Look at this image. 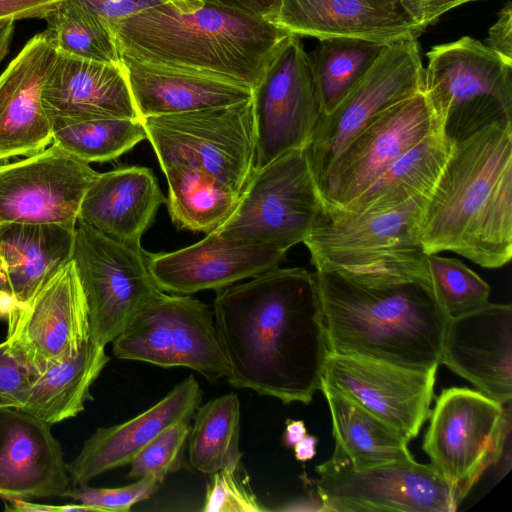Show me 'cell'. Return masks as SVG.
<instances>
[{
    "instance_id": "34",
    "label": "cell",
    "mask_w": 512,
    "mask_h": 512,
    "mask_svg": "<svg viewBox=\"0 0 512 512\" xmlns=\"http://www.w3.org/2000/svg\"><path fill=\"white\" fill-rule=\"evenodd\" d=\"M240 401L235 393L224 394L199 406L188 438L189 464L213 474L241 463L239 449Z\"/></svg>"
},
{
    "instance_id": "3",
    "label": "cell",
    "mask_w": 512,
    "mask_h": 512,
    "mask_svg": "<svg viewBox=\"0 0 512 512\" xmlns=\"http://www.w3.org/2000/svg\"><path fill=\"white\" fill-rule=\"evenodd\" d=\"M424 253L451 251L484 268L512 257V119L455 142L418 222Z\"/></svg>"
},
{
    "instance_id": "17",
    "label": "cell",
    "mask_w": 512,
    "mask_h": 512,
    "mask_svg": "<svg viewBox=\"0 0 512 512\" xmlns=\"http://www.w3.org/2000/svg\"><path fill=\"white\" fill-rule=\"evenodd\" d=\"M442 128L424 90L389 106L345 146L321 192L345 206L358 197L402 153Z\"/></svg>"
},
{
    "instance_id": "36",
    "label": "cell",
    "mask_w": 512,
    "mask_h": 512,
    "mask_svg": "<svg viewBox=\"0 0 512 512\" xmlns=\"http://www.w3.org/2000/svg\"><path fill=\"white\" fill-rule=\"evenodd\" d=\"M46 20L58 52L87 60L121 63L109 27L82 6L62 0Z\"/></svg>"
},
{
    "instance_id": "16",
    "label": "cell",
    "mask_w": 512,
    "mask_h": 512,
    "mask_svg": "<svg viewBox=\"0 0 512 512\" xmlns=\"http://www.w3.org/2000/svg\"><path fill=\"white\" fill-rule=\"evenodd\" d=\"M97 173L55 144L0 164V223L75 227L81 201Z\"/></svg>"
},
{
    "instance_id": "46",
    "label": "cell",
    "mask_w": 512,
    "mask_h": 512,
    "mask_svg": "<svg viewBox=\"0 0 512 512\" xmlns=\"http://www.w3.org/2000/svg\"><path fill=\"white\" fill-rule=\"evenodd\" d=\"M223 4L239 8L269 21L273 18L280 0H215Z\"/></svg>"
},
{
    "instance_id": "8",
    "label": "cell",
    "mask_w": 512,
    "mask_h": 512,
    "mask_svg": "<svg viewBox=\"0 0 512 512\" xmlns=\"http://www.w3.org/2000/svg\"><path fill=\"white\" fill-rule=\"evenodd\" d=\"M423 450L462 502L501 459L510 408L469 388L443 389L430 413Z\"/></svg>"
},
{
    "instance_id": "6",
    "label": "cell",
    "mask_w": 512,
    "mask_h": 512,
    "mask_svg": "<svg viewBox=\"0 0 512 512\" xmlns=\"http://www.w3.org/2000/svg\"><path fill=\"white\" fill-rule=\"evenodd\" d=\"M424 91L438 123L454 141L512 116V64L470 36L433 46Z\"/></svg>"
},
{
    "instance_id": "41",
    "label": "cell",
    "mask_w": 512,
    "mask_h": 512,
    "mask_svg": "<svg viewBox=\"0 0 512 512\" xmlns=\"http://www.w3.org/2000/svg\"><path fill=\"white\" fill-rule=\"evenodd\" d=\"M100 18L108 27L115 22L170 0H71Z\"/></svg>"
},
{
    "instance_id": "48",
    "label": "cell",
    "mask_w": 512,
    "mask_h": 512,
    "mask_svg": "<svg viewBox=\"0 0 512 512\" xmlns=\"http://www.w3.org/2000/svg\"><path fill=\"white\" fill-rule=\"evenodd\" d=\"M306 434L307 429L302 420L288 419L283 434V443L286 447L293 448Z\"/></svg>"
},
{
    "instance_id": "24",
    "label": "cell",
    "mask_w": 512,
    "mask_h": 512,
    "mask_svg": "<svg viewBox=\"0 0 512 512\" xmlns=\"http://www.w3.org/2000/svg\"><path fill=\"white\" fill-rule=\"evenodd\" d=\"M202 400V390L191 374L156 404L120 424L101 427L84 442L80 453L66 464L73 485L129 465L133 457L168 426L191 420Z\"/></svg>"
},
{
    "instance_id": "19",
    "label": "cell",
    "mask_w": 512,
    "mask_h": 512,
    "mask_svg": "<svg viewBox=\"0 0 512 512\" xmlns=\"http://www.w3.org/2000/svg\"><path fill=\"white\" fill-rule=\"evenodd\" d=\"M440 364L503 404L512 399V308L488 303L449 318Z\"/></svg>"
},
{
    "instance_id": "44",
    "label": "cell",
    "mask_w": 512,
    "mask_h": 512,
    "mask_svg": "<svg viewBox=\"0 0 512 512\" xmlns=\"http://www.w3.org/2000/svg\"><path fill=\"white\" fill-rule=\"evenodd\" d=\"M504 61L512 64V3L507 1L497 13V19L488 29L484 43Z\"/></svg>"
},
{
    "instance_id": "38",
    "label": "cell",
    "mask_w": 512,
    "mask_h": 512,
    "mask_svg": "<svg viewBox=\"0 0 512 512\" xmlns=\"http://www.w3.org/2000/svg\"><path fill=\"white\" fill-rule=\"evenodd\" d=\"M190 421L175 422L146 444L129 463L128 477L150 476L162 484L168 474L181 469L192 427Z\"/></svg>"
},
{
    "instance_id": "27",
    "label": "cell",
    "mask_w": 512,
    "mask_h": 512,
    "mask_svg": "<svg viewBox=\"0 0 512 512\" xmlns=\"http://www.w3.org/2000/svg\"><path fill=\"white\" fill-rule=\"evenodd\" d=\"M142 118L233 105L252 97L240 82L121 56Z\"/></svg>"
},
{
    "instance_id": "26",
    "label": "cell",
    "mask_w": 512,
    "mask_h": 512,
    "mask_svg": "<svg viewBox=\"0 0 512 512\" xmlns=\"http://www.w3.org/2000/svg\"><path fill=\"white\" fill-rule=\"evenodd\" d=\"M157 178L146 167L97 173L81 201L77 221L127 244H141L165 202Z\"/></svg>"
},
{
    "instance_id": "32",
    "label": "cell",
    "mask_w": 512,
    "mask_h": 512,
    "mask_svg": "<svg viewBox=\"0 0 512 512\" xmlns=\"http://www.w3.org/2000/svg\"><path fill=\"white\" fill-rule=\"evenodd\" d=\"M161 169L168 182L165 202L172 222L179 229L208 234L234 211L239 195L202 170L182 163Z\"/></svg>"
},
{
    "instance_id": "37",
    "label": "cell",
    "mask_w": 512,
    "mask_h": 512,
    "mask_svg": "<svg viewBox=\"0 0 512 512\" xmlns=\"http://www.w3.org/2000/svg\"><path fill=\"white\" fill-rule=\"evenodd\" d=\"M426 266L435 295L449 318L489 303V285L459 260L427 254Z\"/></svg>"
},
{
    "instance_id": "49",
    "label": "cell",
    "mask_w": 512,
    "mask_h": 512,
    "mask_svg": "<svg viewBox=\"0 0 512 512\" xmlns=\"http://www.w3.org/2000/svg\"><path fill=\"white\" fill-rule=\"evenodd\" d=\"M318 443V438L306 434L298 443H296L293 447L295 458L298 461H308L314 458L316 455V446Z\"/></svg>"
},
{
    "instance_id": "53",
    "label": "cell",
    "mask_w": 512,
    "mask_h": 512,
    "mask_svg": "<svg viewBox=\"0 0 512 512\" xmlns=\"http://www.w3.org/2000/svg\"><path fill=\"white\" fill-rule=\"evenodd\" d=\"M1 290L10 291V287H9V281H8L6 267L4 265L3 260L0 257V291Z\"/></svg>"
},
{
    "instance_id": "47",
    "label": "cell",
    "mask_w": 512,
    "mask_h": 512,
    "mask_svg": "<svg viewBox=\"0 0 512 512\" xmlns=\"http://www.w3.org/2000/svg\"><path fill=\"white\" fill-rule=\"evenodd\" d=\"M5 510L15 512H57V505L34 503L32 500L13 499L5 501Z\"/></svg>"
},
{
    "instance_id": "35",
    "label": "cell",
    "mask_w": 512,
    "mask_h": 512,
    "mask_svg": "<svg viewBox=\"0 0 512 512\" xmlns=\"http://www.w3.org/2000/svg\"><path fill=\"white\" fill-rule=\"evenodd\" d=\"M52 143L87 162L118 158L146 138L142 119H51Z\"/></svg>"
},
{
    "instance_id": "4",
    "label": "cell",
    "mask_w": 512,
    "mask_h": 512,
    "mask_svg": "<svg viewBox=\"0 0 512 512\" xmlns=\"http://www.w3.org/2000/svg\"><path fill=\"white\" fill-rule=\"evenodd\" d=\"M121 56L233 80L254 88L291 35L254 13L215 0L172 1L109 26Z\"/></svg>"
},
{
    "instance_id": "15",
    "label": "cell",
    "mask_w": 512,
    "mask_h": 512,
    "mask_svg": "<svg viewBox=\"0 0 512 512\" xmlns=\"http://www.w3.org/2000/svg\"><path fill=\"white\" fill-rule=\"evenodd\" d=\"M0 346L33 373L76 355L89 341L88 311L73 262L40 286L5 318Z\"/></svg>"
},
{
    "instance_id": "42",
    "label": "cell",
    "mask_w": 512,
    "mask_h": 512,
    "mask_svg": "<svg viewBox=\"0 0 512 512\" xmlns=\"http://www.w3.org/2000/svg\"><path fill=\"white\" fill-rule=\"evenodd\" d=\"M33 376L0 346V408L15 407V399Z\"/></svg>"
},
{
    "instance_id": "21",
    "label": "cell",
    "mask_w": 512,
    "mask_h": 512,
    "mask_svg": "<svg viewBox=\"0 0 512 512\" xmlns=\"http://www.w3.org/2000/svg\"><path fill=\"white\" fill-rule=\"evenodd\" d=\"M70 477L51 425L14 407L0 408V498L63 497Z\"/></svg>"
},
{
    "instance_id": "10",
    "label": "cell",
    "mask_w": 512,
    "mask_h": 512,
    "mask_svg": "<svg viewBox=\"0 0 512 512\" xmlns=\"http://www.w3.org/2000/svg\"><path fill=\"white\" fill-rule=\"evenodd\" d=\"M71 261L87 305L89 340L100 345L113 342L161 292L141 244L116 241L78 221Z\"/></svg>"
},
{
    "instance_id": "23",
    "label": "cell",
    "mask_w": 512,
    "mask_h": 512,
    "mask_svg": "<svg viewBox=\"0 0 512 512\" xmlns=\"http://www.w3.org/2000/svg\"><path fill=\"white\" fill-rule=\"evenodd\" d=\"M271 22L318 40L345 37L389 44L418 39L424 32L400 0H280Z\"/></svg>"
},
{
    "instance_id": "11",
    "label": "cell",
    "mask_w": 512,
    "mask_h": 512,
    "mask_svg": "<svg viewBox=\"0 0 512 512\" xmlns=\"http://www.w3.org/2000/svg\"><path fill=\"white\" fill-rule=\"evenodd\" d=\"M315 469L320 511L453 512L461 504L431 463L415 459L356 468L335 445L332 456Z\"/></svg>"
},
{
    "instance_id": "30",
    "label": "cell",
    "mask_w": 512,
    "mask_h": 512,
    "mask_svg": "<svg viewBox=\"0 0 512 512\" xmlns=\"http://www.w3.org/2000/svg\"><path fill=\"white\" fill-rule=\"evenodd\" d=\"M454 145L443 128L433 130L397 157L358 197L341 207L355 212H379L427 196Z\"/></svg>"
},
{
    "instance_id": "25",
    "label": "cell",
    "mask_w": 512,
    "mask_h": 512,
    "mask_svg": "<svg viewBox=\"0 0 512 512\" xmlns=\"http://www.w3.org/2000/svg\"><path fill=\"white\" fill-rule=\"evenodd\" d=\"M43 107L51 119H141L125 69L57 51L42 89Z\"/></svg>"
},
{
    "instance_id": "22",
    "label": "cell",
    "mask_w": 512,
    "mask_h": 512,
    "mask_svg": "<svg viewBox=\"0 0 512 512\" xmlns=\"http://www.w3.org/2000/svg\"><path fill=\"white\" fill-rule=\"evenodd\" d=\"M285 252L234 243L216 231L185 248L147 252L150 274L163 292L190 295L220 290L278 267Z\"/></svg>"
},
{
    "instance_id": "51",
    "label": "cell",
    "mask_w": 512,
    "mask_h": 512,
    "mask_svg": "<svg viewBox=\"0 0 512 512\" xmlns=\"http://www.w3.org/2000/svg\"><path fill=\"white\" fill-rule=\"evenodd\" d=\"M17 304L16 299L8 290L0 291V317L6 318L10 311Z\"/></svg>"
},
{
    "instance_id": "1",
    "label": "cell",
    "mask_w": 512,
    "mask_h": 512,
    "mask_svg": "<svg viewBox=\"0 0 512 512\" xmlns=\"http://www.w3.org/2000/svg\"><path fill=\"white\" fill-rule=\"evenodd\" d=\"M213 316L228 383L283 404H309L328 348L314 272L279 268L217 291Z\"/></svg>"
},
{
    "instance_id": "40",
    "label": "cell",
    "mask_w": 512,
    "mask_h": 512,
    "mask_svg": "<svg viewBox=\"0 0 512 512\" xmlns=\"http://www.w3.org/2000/svg\"><path fill=\"white\" fill-rule=\"evenodd\" d=\"M155 478L146 476L116 488H95L87 484L69 488L63 497L89 506L95 512H129L136 503L149 499L160 487Z\"/></svg>"
},
{
    "instance_id": "52",
    "label": "cell",
    "mask_w": 512,
    "mask_h": 512,
    "mask_svg": "<svg viewBox=\"0 0 512 512\" xmlns=\"http://www.w3.org/2000/svg\"><path fill=\"white\" fill-rule=\"evenodd\" d=\"M57 512H95L93 508L84 504L57 505Z\"/></svg>"
},
{
    "instance_id": "13",
    "label": "cell",
    "mask_w": 512,
    "mask_h": 512,
    "mask_svg": "<svg viewBox=\"0 0 512 512\" xmlns=\"http://www.w3.org/2000/svg\"><path fill=\"white\" fill-rule=\"evenodd\" d=\"M419 48L417 39L388 44L340 103L321 115L306 146L320 190L339 154L361 129L389 106L424 90Z\"/></svg>"
},
{
    "instance_id": "54",
    "label": "cell",
    "mask_w": 512,
    "mask_h": 512,
    "mask_svg": "<svg viewBox=\"0 0 512 512\" xmlns=\"http://www.w3.org/2000/svg\"><path fill=\"white\" fill-rule=\"evenodd\" d=\"M174 4H176L181 9H188L198 3H200L202 0H170Z\"/></svg>"
},
{
    "instance_id": "29",
    "label": "cell",
    "mask_w": 512,
    "mask_h": 512,
    "mask_svg": "<svg viewBox=\"0 0 512 512\" xmlns=\"http://www.w3.org/2000/svg\"><path fill=\"white\" fill-rule=\"evenodd\" d=\"M108 362L105 346L89 340L76 355L33 373L16 396L14 408L49 425L73 418L93 399L91 386Z\"/></svg>"
},
{
    "instance_id": "9",
    "label": "cell",
    "mask_w": 512,
    "mask_h": 512,
    "mask_svg": "<svg viewBox=\"0 0 512 512\" xmlns=\"http://www.w3.org/2000/svg\"><path fill=\"white\" fill-rule=\"evenodd\" d=\"M112 343L118 359L190 368L209 382L228 374L213 312L189 295L159 292Z\"/></svg>"
},
{
    "instance_id": "18",
    "label": "cell",
    "mask_w": 512,
    "mask_h": 512,
    "mask_svg": "<svg viewBox=\"0 0 512 512\" xmlns=\"http://www.w3.org/2000/svg\"><path fill=\"white\" fill-rule=\"evenodd\" d=\"M436 372L328 353L322 381L388 423L410 442L430 416Z\"/></svg>"
},
{
    "instance_id": "5",
    "label": "cell",
    "mask_w": 512,
    "mask_h": 512,
    "mask_svg": "<svg viewBox=\"0 0 512 512\" xmlns=\"http://www.w3.org/2000/svg\"><path fill=\"white\" fill-rule=\"evenodd\" d=\"M324 205L306 147L254 168L237 205L216 231L243 245L287 252L302 243Z\"/></svg>"
},
{
    "instance_id": "7",
    "label": "cell",
    "mask_w": 512,
    "mask_h": 512,
    "mask_svg": "<svg viewBox=\"0 0 512 512\" xmlns=\"http://www.w3.org/2000/svg\"><path fill=\"white\" fill-rule=\"evenodd\" d=\"M161 168L196 167L240 196L255 165L252 97L223 107L142 118Z\"/></svg>"
},
{
    "instance_id": "39",
    "label": "cell",
    "mask_w": 512,
    "mask_h": 512,
    "mask_svg": "<svg viewBox=\"0 0 512 512\" xmlns=\"http://www.w3.org/2000/svg\"><path fill=\"white\" fill-rule=\"evenodd\" d=\"M241 463L226 467L210 476L201 511L264 512L269 511L250 488Z\"/></svg>"
},
{
    "instance_id": "31",
    "label": "cell",
    "mask_w": 512,
    "mask_h": 512,
    "mask_svg": "<svg viewBox=\"0 0 512 512\" xmlns=\"http://www.w3.org/2000/svg\"><path fill=\"white\" fill-rule=\"evenodd\" d=\"M337 445L356 468L414 459L408 441L395 428L345 394L321 382Z\"/></svg>"
},
{
    "instance_id": "43",
    "label": "cell",
    "mask_w": 512,
    "mask_h": 512,
    "mask_svg": "<svg viewBox=\"0 0 512 512\" xmlns=\"http://www.w3.org/2000/svg\"><path fill=\"white\" fill-rule=\"evenodd\" d=\"M477 0H400L411 19L424 30L448 11Z\"/></svg>"
},
{
    "instance_id": "12",
    "label": "cell",
    "mask_w": 512,
    "mask_h": 512,
    "mask_svg": "<svg viewBox=\"0 0 512 512\" xmlns=\"http://www.w3.org/2000/svg\"><path fill=\"white\" fill-rule=\"evenodd\" d=\"M427 196L379 212H355L324 198L323 209L302 242L315 270H357L382 263L419 260L418 222Z\"/></svg>"
},
{
    "instance_id": "50",
    "label": "cell",
    "mask_w": 512,
    "mask_h": 512,
    "mask_svg": "<svg viewBox=\"0 0 512 512\" xmlns=\"http://www.w3.org/2000/svg\"><path fill=\"white\" fill-rule=\"evenodd\" d=\"M15 19H0V62L9 52V47L15 30Z\"/></svg>"
},
{
    "instance_id": "28",
    "label": "cell",
    "mask_w": 512,
    "mask_h": 512,
    "mask_svg": "<svg viewBox=\"0 0 512 512\" xmlns=\"http://www.w3.org/2000/svg\"><path fill=\"white\" fill-rule=\"evenodd\" d=\"M74 229L56 223H0V257L17 303L71 262Z\"/></svg>"
},
{
    "instance_id": "2",
    "label": "cell",
    "mask_w": 512,
    "mask_h": 512,
    "mask_svg": "<svg viewBox=\"0 0 512 512\" xmlns=\"http://www.w3.org/2000/svg\"><path fill=\"white\" fill-rule=\"evenodd\" d=\"M329 353L437 370L448 315L426 256L357 270H315Z\"/></svg>"
},
{
    "instance_id": "45",
    "label": "cell",
    "mask_w": 512,
    "mask_h": 512,
    "mask_svg": "<svg viewBox=\"0 0 512 512\" xmlns=\"http://www.w3.org/2000/svg\"><path fill=\"white\" fill-rule=\"evenodd\" d=\"M62 0H0V19H46Z\"/></svg>"
},
{
    "instance_id": "14",
    "label": "cell",
    "mask_w": 512,
    "mask_h": 512,
    "mask_svg": "<svg viewBox=\"0 0 512 512\" xmlns=\"http://www.w3.org/2000/svg\"><path fill=\"white\" fill-rule=\"evenodd\" d=\"M256 128L254 168L306 147L322 115L310 65L300 37L280 45L259 83L252 88Z\"/></svg>"
},
{
    "instance_id": "20",
    "label": "cell",
    "mask_w": 512,
    "mask_h": 512,
    "mask_svg": "<svg viewBox=\"0 0 512 512\" xmlns=\"http://www.w3.org/2000/svg\"><path fill=\"white\" fill-rule=\"evenodd\" d=\"M56 55L46 29L32 37L0 75V161L35 154L52 143L42 89Z\"/></svg>"
},
{
    "instance_id": "33",
    "label": "cell",
    "mask_w": 512,
    "mask_h": 512,
    "mask_svg": "<svg viewBox=\"0 0 512 512\" xmlns=\"http://www.w3.org/2000/svg\"><path fill=\"white\" fill-rule=\"evenodd\" d=\"M387 45L359 38L319 40L308 57L322 115L330 113L340 103Z\"/></svg>"
}]
</instances>
